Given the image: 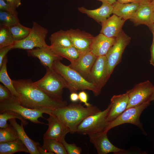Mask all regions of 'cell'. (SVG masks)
I'll return each instance as SVG.
<instances>
[{
    "label": "cell",
    "mask_w": 154,
    "mask_h": 154,
    "mask_svg": "<svg viewBox=\"0 0 154 154\" xmlns=\"http://www.w3.org/2000/svg\"><path fill=\"white\" fill-rule=\"evenodd\" d=\"M14 86L19 94L20 104L26 107L44 111L47 114L53 110L67 105L66 101L53 98L35 85L31 80H13Z\"/></svg>",
    "instance_id": "1"
},
{
    "label": "cell",
    "mask_w": 154,
    "mask_h": 154,
    "mask_svg": "<svg viewBox=\"0 0 154 154\" xmlns=\"http://www.w3.org/2000/svg\"><path fill=\"white\" fill-rule=\"evenodd\" d=\"M101 111L95 106L85 107L80 104L73 102L65 107L49 110L47 114L56 116L69 129L70 133H74L84 119Z\"/></svg>",
    "instance_id": "2"
},
{
    "label": "cell",
    "mask_w": 154,
    "mask_h": 154,
    "mask_svg": "<svg viewBox=\"0 0 154 154\" xmlns=\"http://www.w3.org/2000/svg\"><path fill=\"white\" fill-rule=\"evenodd\" d=\"M52 68L64 79L67 84V88L71 93L88 90L92 91L95 96L100 94L101 90L96 85L86 80L69 65L62 64L60 60L54 61Z\"/></svg>",
    "instance_id": "3"
},
{
    "label": "cell",
    "mask_w": 154,
    "mask_h": 154,
    "mask_svg": "<svg viewBox=\"0 0 154 154\" xmlns=\"http://www.w3.org/2000/svg\"><path fill=\"white\" fill-rule=\"evenodd\" d=\"M44 76L34 84L49 96L63 100V89L67 88L66 84L63 78L52 68H46Z\"/></svg>",
    "instance_id": "4"
},
{
    "label": "cell",
    "mask_w": 154,
    "mask_h": 154,
    "mask_svg": "<svg viewBox=\"0 0 154 154\" xmlns=\"http://www.w3.org/2000/svg\"><path fill=\"white\" fill-rule=\"evenodd\" d=\"M110 108L109 104L104 110L86 117L78 126L76 132L89 135L105 131L110 123L107 118Z\"/></svg>",
    "instance_id": "5"
},
{
    "label": "cell",
    "mask_w": 154,
    "mask_h": 154,
    "mask_svg": "<svg viewBox=\"0 0 154 154\" xmlns=\"http://www.w3.org/2000/svg\"><path fill=\"white\" fill-rule=\"evenodd\" d=\"M48 30L35 21L33 23L32 27L28 35L24 39L15 41L12 50L19 49L31 50L35 48H42L48 46L45 39L48 33Z\"/></svg>",
    "instance_id": "6"
},
{
    "label": "cell",
    "mask_w": 154,
    "mask_h": 154,
    "mask_svg": "<svg viewBox=\"0 0 154 154\" xmlns=\"http://www.w3.org/2000/svg\"><path fill=\"white\" fill-rule=\"evenodd\" d=\"M6 111L15 112L34 123L45 124L38 120L40 117L45 119L42 116L43 114L45 113L44 111L24 107L13 95L9 99L0 102V114Z\"/></svg>",
    "instance_id": "7"
},
{
    "label": "cell",
    "mask_w": 154,
    "mask_h": 154,
    "mask_svg": "<svg viewBox=\"0 0 154 154\" xmlns=\"http://www.w3.org/2000/svg\"><path fill=\"white\" fill-rule=\"evenodd\" d=\"M131 39L122 30L116 38L115 42L106 55L109 78L116 66L121 62L122 55L125 48L129 43Z\"/></svg>",
    "instance_id": "8"
},
{
    "label": "cell",
    "mask_w": 154,
    "mask_h": 154,
    "mask_svg": "<svg viewBox=\"0 0 154 154\" xmlns=\"http://www.w3.org/2000/svg\"><path fill=\"white\" fill-rule=\"evenodd\" d=\"M150 104L147 102L126 109L120 115L110 123L105 130L108 132L111 129L126 123L133 124L143 131L140 117L142 112Z\"/></svg>",
    "instance_id": "9"
},
{
    "label": "cell",
    "mask_w": 154,
    "mask_h": 154,
    "mask_svg": "<svg viewBox=\"0 0 154 154\" xmlns=\"http://www.w3.org/2000/svg\"><path fill=\"white\" fill-rule=\"evenodd\" d=\"M154 86L147 80L136 84L131 89L127 91L129 102L126 109L149 102Z\"/></svg>",
    "instance_id": "10"
},
{
    "label": "cell",
    "mask_w": 154,
    "mask_h": 154,
    "mask_svg": "<svg viewBox=\"0 0 154 154\" xmlns=\"http://www.w3.org/2000/svg\"><path fill=\"white\" fill-rule=\"evenodd\" d=\"M108 132L104 131L89 135V140L94 145L98 154H107L113 153L116 154L125 153L127 151L118 148L109 141Z\"/></svg>",
    "instance_id": "11"
},
{
    "label": "cell",
    "mask_w": 154,
    "mask_h": 154,
    "mask_svg": "<svg viewBox=\"0 0 154 154\" xmlns=\"http://www.w3.org/2000/svg\"><path fill=\"white\" fill-rule=\"evenodd\" d=\"M67 31L73 46L81 55L91 51L94 38L92 35L78 29Z\"/></svg>",
    "instance_id": "12"
},
{
    "label": "cell",
    "mask_w": 154,
    "mask_h": 154,
    "mask_svg": "<svg viewBox=\"0 0 154 154\" xmlns=\"http://www.w3.org/2000/svg\"><path fill=\"white\" fill-rule=\"evenodd\" d=\"M90 77L91 82L102 90L109 78L106 56L97 57L92 69Z\"/></svg>",
    "instance_id": "13"
},
{
    "label": "cell",
    "mask_w": 154,
    "mask_h": 154,
    "mask_svg": "<svg viewBox=\"0 0 154 154\" xmlns=\"http://www.w3.org/2000/svg\"><path fill=\"white\" fill-rule=\"evenodd\" d=\"M97 58L90 51L81 55L77 60L71 63L69 66L86 80L91 82V72Z\"/></svg>",
    "instance_id": "14"
},
{
    "label": "cell",
    "mask_w": 154,
    "mask_h": 154,
    "mask_svg": "<svg viewBox=\"0 0 154 154\" xmlns=\"http://www.w3.org/2000/svg\"><path fill=\"white\" fill-rule=\"evenodd\" d=\"M49 115L46 119L48 122V128L44 134L43 138L54 139L61 142L70 131L56 116L52 114Z\"/></svg>",
    "instance_id": "15"
},
{
    "label": "cell",
    "mask_w": 154,
    "mask_h": 154,
    "mask_svg": "<svg viewBox=\"0 0 154 154\" xmlns=\"http://www.w3.org/2000/svg\"><path fill=\"white\" fill-rule=\"evenodd\" d=\"M27 51L28 56L38 58L46 68H52L54 61L63 58L52 50L50 45L27 50Z\"/></svg>",
    "instance_id": "16"
},
{
    "label": "cell",
    "mask_w": 154,
    "mask_h": 154,
    "mask_svg": "<svg viewBox=\"0 0 154 154\" xmlns=\"http://www.w3.org/2000/svg\"><path fill=\"white\" fill-rule=\"evenodd\" d=\"M110 108L107 120L111 122L120 115L126 109L129 102L127 93L114 95L111 98Z\"/></svg>",
    "instance_id": "17"
},
{
    "label": "cell",
    "mask_w": 154,
    "mask_h": 154,
    "mask_svg": "<svg viewBox=\"0 0 154 154\" xmlns=\"http://www.w3.org/2000/svg\"><path fill=\"white\" fill-rule=\"evenodd\" d=\"M126 21L114 14L102 22L100 33L110 38H116L122 30Z\"/></svg>",
    "instance_id": "18"
},
{
    "label": "cell",
    "mask_w": 154,
    "mask_h": 154,
    "mask_svg": "<svg viewBox=\"0 0 154 154\" xmlns=\"http://www.w3.org/2000/svg\"><path fill=\"white\" fill-rule=\"evenodd\" d=\"M154 6L151 3L140 4L130 19L136 25H145L149 28L152 25V15Z\"/></svg>",
    "instance_id": "19"
},
{
    "label": "cell",
    "mask_w": 154,
    "mask_h": 154,
    "mask_svg": "<svg viewBox=\"0 0 154 154\" xmlns=\"http://www.w3.org/2000/svg\"><path fill=\"white\" fill-rule=\"evenodd\" d=\"M116 40V38L108 37L100 33L94 37L91 52L97 57L106 56Z\"/></svg>",
    "instance_id": "20"
},
{
    "label": "cell",
    "mask_w": 154,
    "mask_h": 154,
    "mask_svg": "<svg viewBox=\"0 0 154 154\" xmlns=\"http://www.w3.org/2000/svg\"><path fill=\"white\" fill-rule=\"evenodd\" d=\"M99 7L93 10L88 9L84 7L78 8L81 13L86 14L97 22L101 23L109 18L112 13V5L102 3Z\"/></svg>",
    "instance_id": "21"
},
{
    "label": "cell",
    "mask_w": 154,
    "mask_h": 154,
    "mask_svg": "<svg viewBox=\"0 0 154 154\" xmlns=\"http://www.w3.org/2000/svg\"><path fill=\"white\" fill-rule=\"evenodd\" d=\"M140 4L135 3H122L116 1L112 4V13L125 21L130 19Z\"/></svg>",
    "instance_id": "22"
},
{
    "label": "cell",
    "mask_w": 154,
    "mask_h": 154,
    "mask_svg": "<svg viewBox=\"0 0 154 154\" xmlns=\"http://www.w3.org/2000/svg\"><path fill=\"white\" fill-rule=\"evenodd\" d=\"M9 122L15 128L18 133L19 138L25 145L28 149L30 154H40L37 149V146L40 143L35 142L28 136L23 128V124L21 122V125L16 122L15 119L9 120Z\"/></svg>",
    "instance_id": "23"
},
{
    "label": "cell",
    "mask_w": 154,
    "mask_h": 154,
    "mask_svg": "<svg viewBox=\"0 0 154 154\" xmlns=\"http://www.w3.org/2000/svg\"><path fill=\"white\" fill-rule=\"evenodd\" d=\"M52 47H66L73 46L67 31L60 30L53 33L49 38Z\"/></svg>",
    "instance_id": "24"
},
{
    "label": "cell",
    "mask_w": 154,
    "mask_h": 154,
    "mask_svg": "<svg viewBox=\"0 0 154 154\" xmlns=\"http://www.w3.org/2000/svg\"><path fill=\"white\" fill-rule=\"evenodd\" d=\"M19 152L29 153L27 147L19 138L13 141L0 143V154H13Z\"/></svg>",
    "instance_id": "25"
},
{
    "label": "cell",
    "mask_w": 154,
    "mask_h": 154,
    "mask_svg": "<svg viewBox=\"0 0 154 154\" xmlns=\"http://www.w3.org/2000/svg\"><path fill=\"white\" fill-rule=\"evenodd\" d=\"M7 58L6 55L4 58L2 66L0 68V81L9 90L13 95L15 96L18 99L19 94L14 86L13 80L10 79L7 72Z\"/></svg>",
    "instance_id": "26"
},
{
    "label": "cell",
    "mask_w": 154,
    "mask_h": 154,
    "mask_svg": "<svg viewBox=\"0 0 154 154\" xmlns=\"http://www.w3.org/2000/svg\"><path fill=\"white\" fill-rule=\"evenodd\" d=\"M41 147L47 151L56 154H67L62 144L60 141L50 138H43Z\"/></svg>",
    "instance_id": "27"
},
{
    "label": "cell",
    "mask_w": 154,
    "mask_h": 154,
    "mask_svg": "<svg viewBox=\"0 0 154 154\" xmlns=\"http://www.w3.org/2000/svg\"><path fill=\"white\" fill-rule=\"evenodd\" d=\"M51 47L56 53L62 58H65L68 59L70 63L74 62L81 55L78 51L73 46L66 47Z\"/></svg>",
    "instance_id": "28"
},
{
    "label": "cell",
    "mask_w": 154,
    "mask_h": 154,
    "mask_svg": "<svg viewBox=\"0 0 154 154\" xmlns=\"http://www.w3.org/2000/svg\"><path fill=\"white\" fill-rule=\"evenodd\" d=\"M9 28L14 41H20L25 38L29 34L31 29V28L23 26L20 23Z\"/></svg>",
    "instance_id": "29"
},
{
    "label": "cell",
    "mask_w": 154,
    "mask_h": 154,
    "mask_svg": "<svg viewBox=\"0 0 154 154\" xmlns=\"http://www.w3.org/2000/svg\"><path fill=\"white\" fill-rule=\"evenodd\" d=\"M0 25L9 27L19 23L18 13L0 11Z\"/></svg>",
    "instance_id": "30"
},
{
    "label": "cell",
    "mask_w": 154,
    "mask_h": 154,
    "mask_svg": "<svg viewBox=\"0 0 154 154\" xmlns=\"http://www.w3.org/2000/svg\"><path fill=\"white\" fill-rule=\"evenodd\" d=\"M17 131L11 124L4 128H0V143L14 141L19 139Z\"/></svg>",
    "instance_id": "31"
},
{
    "label": "cell",
    "mask_w": 154,
    "mask_h": 154,
    "mask_svg": "<svg viewBox=\"0 0 154 154\" xmlns=\"http://www.w3.org/2000/svg\"><path fill=\"white\" fill-rule=\"evenodd\" d=\"M12 119H17L20 120L24 126H26L28 124L26 119L21 115L13 111H6L0 114V128L7 127L9 125L7 121Z\"/></svg>",
    "instance_id": "32"
},
{
    "label": "cell",
    "mask_w": 154,
    "mask_h": 154,
    "mask_svg": "<svg viewBox=\"0 0 154 154\" xmlns=\"http://www.w3.org/2000/svg\"><path fill=\"white\" fill-rule=\"evenodd\" d=\"M14 40L9 28L0 26V49L4 47L13 45Z\"/></svg>",
    "instance_id": "33"
},
{
    "label": "cell",
    "mask_w": 154,
    "mask_h": 154,
    "mask_svg": "<svg viewBox=\"0 0 154 154\" xmlns=\"http://www.w3.org/2000/svg\"><path fill=\"white\" fill-rule=\"evenodd\" d=\"M68 154H80L82 152L81 147L77 146L74 143H68L63 139L61 141Z\"/></svg>",
    "instance_id": "34"
},
{
    "label": "cell",
    "mask_w": 154,
    "mask_h": 154,
    "mask_svg": "<svg viewBox=\"0 0 154 154\" xmlns=\"http://www.w3.org/2000/svg\"><path fill=\"white\" fill-rule=\"evenodd\" d=\"M12 96L11 92L7 88L0 84V102L9 99Z\"/></svg>",
    "instance_id": "35"
},
{
    "label": "cell",
    "mask_w": 154,
    "mask_h": 154,
    "mask_svg": "<svg viewBox=\"0 0 154 154\" xmlns=\"http://www.w3.org/2000/svg\"><path fill=\"white\" fill-rule=\"evenodd\" d=\"M16 8L12 4L5 2L3 0H0V11L10 12L17 13Z\"/></svg>",
    "instance_id": "36"
},
{
    "label": "cell",
    "mask_w": 154,
    "mask_h": 154,
    "mask_svg": "<svg viewBox=\"0 0 154 154\" xmlns=\"http://www.w3.org/2000/svg\"><path fill=\"white\" fill-rule=\"evenodd\" d=\"M79 100L80 102L83 103L86 107H90L93 106L88 102V95L87 93L84 90L80 92L78 94Z\"/></svg>",
    "instance_id": "37"
},
{
    "label": "cell",
    "mask_w": 154,
    "mask_h": 154,
    "mask_svg": "<svg viewBox=\"0 0 154 154\" xmlns=\"http://www.w3.org/2000/svg\"><path fill=\"white\" fill-rule=\"evenodd\" d=\"M12 46H7L0 49V68L2 66L4 58L8 52L12 50Z\"/></svg>",
    "instance_id": "38"
},
{
    "label": "cell",
    "mask_w": 154,
    "mask_h": 154,
    "mask_svg": "<svg viewBox=\"0 0 154 154\" xmlns=\"http://www.w3.org/2000/svg\"><path fill=\"white\" fill-rule=\"evenodd\" d=\"M116 1L122 3H135L141 4L150 3L148 0H116Z\"/></svg>",
    "instance_id": "39"
},
{
    "label": "cell",
    "mask_w": 154,
    "mask_h": 154,
    "mask_svg": "<svg viewBox=\"0 0 154 154\" xmlns=\"http://www.w3.org/2000/svg\"><path fill=\"white\" fill-rule=\"evenodd\" d=\"M151 58L150 63L154 67V36L153 35V40L151 45L150 47Z\"/></svg>",
    "instance_id": "40"
},
{
    "label": "cell",
    "mask_w": 154,
    "mask_h": 154,
    "mask_svg": "<svg viewBox=\"0 0 154 154\" xmlns=\"http://www.w3.org/2000/svg\"><path fill=\"white\" fill-rule=\"evenodd\" d=\"M70 99L72 102H76L79 100L78 95L76 92H72L70 95Z\"/></svg>",
    "instance_id": "41"
},
{
    "label": "cell",
    "mask_w": 154,
    "mask_h": 154,
    "mask_svg": "<svg viewBox=\"0 0 154 154\" xmlns=\"http://www.w3.org/2000/svg\"><path fill=\"white\" fill-rule=\"evenodd\" d=\"M15 6L16 8L21 4V0H3Z\"/></svg>",
    "instance_id": "42"
},
{
    "label": "cell",
    "mask_w": 154,
    "mask_h": 154,
    "mask_svg": "<svg viewBox=\"0 0 154 154\" xmlns=\"http://www.w3.org/2000/svg\"><path fill=\"white\" fill-rule=\"evenodd\" d=\"M38 145L37 146V149L39 153L41 154H54L53 153L47 151L45 150L42 148L41 147Z\"/></svg>",
    "instance_id": "43"
},
{
    "label": "cell",
    "mask_w": 154,
    "mask_h": 154,
    "mask_svg": "<svg viewBox=\"0 0 154 154\" xmlns=\"http://www.w3.org/2000/svg\"><path fill=\"white\" fill-rule=\"evenodd\" d=\"M100 1L102 3H105L111 5L113 4L114 3L116 0H96Z\"/></svg>",
    "instance_id": "44"
},
{
    "label": "cell",
    "mask_w": 154,
    "mask_h": 154,
    "mask_svg": "<svg viewBox=\"0 0 154 154\" xmlns=\"http://www.w3.org/2000/svg\"><path fill=\"white\" fill-rule=\"evenodd\" d=\"M149 29L152 32L153 35L154 36V23L152 24Z\"/></svg>",
    "instance_id": "45"
},
{
    "label": "cell",
    "mask_w": 154,
    "mask_h": 154,
    "mask_svg": "<svg viewBox=\"0 0 154 154\" xmlns=\"http://www.w3.org/2000/svg\"><path fill=\"white\" fill-rule=\"evenodd\" d=\"M152 101H154V87L152 95L149 101L150 102Z\"/></svg>",
    "instance_id": "46"
},
{
    "label": "cell",
    "mask_w": 154,
    "mask_h": 154,
    "mask_svg": "<svg viewBox=\"0 0 154 154\" xmlns=\"http://www.w3.org/2000/svg\"><path fill=\"white\" fill-rule=\"evenodd\" d=\"M152 19V23H154V8H153V12Z\"/></svg>",
    "instance_id": "47"
},
{
    "label": "cell",
    "mask_w": 154,
    "mask_h": 154,
    "mask_svg": "<svg viewBox=\"0 0 154 154\" xmlns=\"http://www.w3.org/2000/svg\"><path fill=\"white\" fill-rule=\"evenodd\" d=\"M149 2L151 3L154 1V0H148Z\"/></svg>",
    "instance_id": "48"
},
{
    "label": "cell",
    "mask_w": 154,
    "mask_h": 154,
    "mask_svg": "<svg viewBox=\"0 0 154 154\" xmlns=\"http://www.w3.org/2000/svg\"><path fill=\"white\" fill-rule=\"evenodd\" d=\"M154 6V1H153V2H151V3Z\"/></svg>",
    "instance_id": "49"
}]
</instances>
